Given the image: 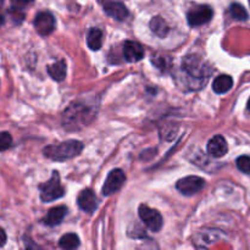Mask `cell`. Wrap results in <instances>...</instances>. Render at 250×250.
<instances>
[{"instance_id": "obj_7", "label": "cell", "mask_w": 250, "mask_h": 250, "mask_svg": "<svg viewBox=\"0 0 250 250\" xmlns=\"http://www.w3.org/2000/svg\"><path fill=\"white\" fill-rule=\"evenodd\" d=\"M125 181H126V176H125L124 171L120 170V168L112 170L111 172L107 175L106 180H105L104 182V186H103V194L106 195V197L112 195L114 193H116L117 190L121 189Z\"/></svg>"}, {"instance_id": "obj_18", "label": "cell", "mask_w": 250, "mask_h": 250, "mask_svg": "<svg viewBox=\"0 0 250 250\" xmlns=\"http://www.w3.org/2000/svg\"><path fill=\"white\" fill-rule=\"evenodd\" d=\"M81 242L77 234L75 233H66L61 237L59 241V246L63 250H75L80 247Z\"/></svg>"}, {"instance_id": "obj_10", "label": "cell", "mask_w": 250, "mask_h": 250, "mask_svg": "<svg viewBox=\"0 0 250 250\" xmlns=\"http://www.w3.org/2000/svg\"><path fill=\"white\" fill-rule=\"evenodd\" d=\"M124 58L128 62H137L144 58V49L139 43L133 41H127L124 43Z\"/></svg>"}, {"instance_id": "obj_2", "label": "cell", "mask_w": 250, "mask_h": 250, "mask_svg": "<svg viewBox=\"0 0 250 250\" xmlns=\"http://www.w3.org/2000/svg\"><path fill=\"white\" fill-rule=\"evenodd\" d=\"M39 190H41L42 200L46 203L58 200L65 195V188L61 185L60 175L58 171H54L50 180L39 186Z\"/></svg>"}, {"instance_id": "obj_17", "label": "cell", "mask_w": 250, "mask_h": 250, "mask_svg": "<svg viewBox=\"0 0 250 250\" xmlns=\"http://www.w3.org/2000/svg\"><path fill=\"white\" fill-rule=\"evenodd\" d=\"M150 29L160 38H165L168 33V26L161 16H155L150 21Z\"/></svg>"}, {"instance_id": "obj_16", "label": "cell", "mask_w": 250, "mask_h": 250, "mask_svg": "<svg viewBox=\"0 0 250 250\" xmlns=\"http://www.w3.org/2000/svg\"><path fill=\"white\" fill-rule=\"evenodd\" d=\"M87 44L90 50H99L103 45V32L95 27L90 28L87 34Z\"/></svg>"}, {"instance_id": "obj_15", "label": "cell", "mask_w": 250, "mask_h": 250, "mask_svg": "<svg viewBox=\"0 0 250 250\" xmlns=\"http://www.w3.org/2000/svg\"><path fill=\"white\" fill-rule=\"evenodd\" d=\"M48 73L51 76L54 81H61L65 80L66 73H67V68H66V63L63 60H59L56 62L51 63L50 66H48Z\"/></svg>"}, {"instance_id": "obj_12", "label": "cell", "mask_w": 250, "mask_h": 250, "mask_svg": "<svg viewBox=\"0 0 250 250\" xmlns=\"http://www.w3.org/2000/svg\"><path fill=\"white\" fill-rule=\"evenodd\" d=\"M103 7H104L105 14L109 15L112 19L117 20V21H124L128 16V10L120 1H107L105 2Z\"/></svg>"}, {"instance_id": "obj_11", "label": "cell", "mask_w": 250, "mask_h": 250, "mask_svg": "<svg viewBox=\"0 0 250 250\" xmlns=\"http://www.w3.org/2000/svg\"><path fill=\"white\" fill-rule=\"evenodd\" d=\"M207 150L208 153L211 156H214V158H222V156L226 155L227 151H229L226 139L222 136L212 137L209 141V143H208Z\"/></svg>"}, {"instance_id": "obj_24", "label": "cell", "mask_w": 250, "mask_h": 250, "mask_svg": "<svg viewBox=\"0 0 250 250\" xmlns=\"http://www.w3.org/2000/svg\"><path fill=\"white\" fill-rule=\"evenodd\" d=\"M247 109H248V111L250 112V98H249V100H248V104H247Z\"/></svg>"}, {"instance_id": "obj_5", "label": "cell", "mask_w": 250, "mask_h": 250, "mask_svg": "<svg viewBox=\"0 0 250 250\" xmlns=\"http://www.w3.org/2000/svg\"><path fill=\"white\" fill-rule=\"evenodd\" d=\"M205 181L202 177L198 176H188V177L181 178L177 183H176V188L180 193L183 195H194L197 193L202 192L205 188Z\"/></svg>"}, {"instance_id": "obj_19", "label": "cell", "mask_w": 250, "mask_h": 250, "mask_svg": "<svg viewBox=\"0 0 250 250\" xmlns=\"http://www.w3.org/2000/svg\"><path fill=\"white\" fill-rule=\"evenodd\" d=\"M229 14L237 21H246V20H248V12L244 9L243 5L238 4V2H233L229 6Z\"/></svg>"}, {"instance_id": "obj_3", "label": "cell", "mask_w": 250, "mask_h": 250, "mask_svg": "<svg viewBox=\"0 0 250 250\" xmlns=\"http://www.w3.org/2000/svg\"><path fill=\"white\" fill-rule=\"evenodd\" d=\"M182 67L189 77L195 78V80L207 81L210 72H211V70L208 67L207 62L203 61L200 58H198L197 55L186 56L185 60H183Z\"/></svg>"}, {"instance_id": "obj_13", "label": "cell", "mask_w": 250, "mask_h": 250, "mask_svg": "<svg viewBox=\"0 0 250 250\" xmlns=\"http://www.w3.org/2000/svg\"><path fill=\"white\" fill-rule=\"evenodd\" d=\"M66 214H67V208L66 207H55L48 211L42 221L46 226H58L65 219Z\"/></svg>"}, {"instance_id": "obj_22", "label": "cell", "mask_w": 250, "mask_h": 250, "mask_svg": "<svg viewBox=\"0 0 250 250\" xmlns=\"http://www.w3.org/2000/svg\"><path fill=\"white\" fill-rule=\"evenodd\" d=\"M5 242H6V234L4 229H1V247L5 246Z\"/></svg>"}, {"instance_id": "obj_9", "label": "cell", "mask_w": 250, "mask_h": 250, "mask_svg": "<svg viewBox=\"0 0 250 250\" xmlns=\"http://www.w3.org/2000/svg\"><path fill=\"white\" fill-rule=\"evenodd\" d=\"M77 205L82 211L93 214L98 208L97 197L92 189H84L80 193L77 198Z\"/></svg>"}, {"instance_id": "obj_25", "label": "cell", "mask_w": 250, "mask_h": 250, "mask_svg": "<svg viewBox=\"0 0 250 250\" xmlns=\"http://www.w3.org/2000/svg\"><path fill=\"white\" fill-rule=\"evenodd\" d=\"M27 250H29V249H27Z\"/></svg>"}, {"instance_id": "obj_6", "label": "cell", "mask_w": 250, "mask_h": 250, "mask_svg": "<svg viewBox=\"0 0 250 250\" xmlns=\"http://www.w3.org/2000/svg\"><path fill=\"white\" fill-rule=\"evenodd\" d=\"M214 16V11L209 5H199L190 10L187 14V20L189 26L198 27L208 23Z\"/></svg>"}, {"instance_id": "obj_23", "label": "cell", "mask_w": 250, "mask_h": 250, "mask_svg": "<svg viewBox=\"0 0 250 250\" xmlns=\"http://www.w3.org/2000/svg\"><path fill=\"white\" fill-rule=\"evenodd\" d=\"M17 2H20V4H23V5H26V4H31L32 1H33V0H16Z\"/></svg>"}, {"instance_id": "obj_8", "label": "cell", "mask_w": 250, "mask_h": 250, "mask_svg": "<svg viewBox=\"0 0 250 250\" xmlns=\"http://www.w3.org/2000/svg\"><path fill=\"white\" fill-rule=\"evenodd\" d=\"M56 26L55 17L50 12H39L34 19V28L41 36H49L54 32Z\"/></svg>"}, {"instance_id": "obj_21", "label": "cell", "mask_w": 250, "mask_h": 250, "mask_svg": "<svg viewBox=\"0 0 250 250\" xmlns=\"http://www.w3.org/2000/svg\"><path fill=\"white\" fill-rule=\"evenodd\" d=\"M12 144V137L10 136L7 132H2L1 136H0V146H1V150H6L7 148H10Z\"/></svg>"}, {"instance_id": "obj_1", "label": "cell", "mask_w": 250, "mask_h": 250, "mask_svg": "<svg viewBox=\"0 0 250 250\" xmlns=\"http://www.w3.org/2000/svg\"><path fill=\"white\" fill-rule=\"evenodd\" d=\"M83 150V143L71 139L62 142L58 146H48L44 148L43 153L46 158L54 161H66L80 155Z\"/></svg>"}, {"instance_id": "obj_4", "label": "cell", "mask_w": 250, "mask_h": 250, "mask_svg": "<svg viewBox=\"0 0 250 250\" xmlns=\"http://www.w3.org/2000/svg\"><path fill=\"white\" fill-rule=\"evenodd\" d=\"M138 214L142 222H143L146 226V229H150L151 232H159L163 229L164 220L158 210L151 209V208H149L148 205L146 204H142L139 205Z\"/></svg>"}, {"instance_id": "obj_20", "label": "cell", "mask_w": 250, "mask_h": 250, "mask_svg": "<svg viewBox=\"0 0 250 250\" xmlns=\"http://www.w3.org/2000/svg\"><path fill=\"white\" fill-rule=\"evenodd\" d=\"M237 167L241 172L247 173V175H250V156L242 155L237 159L236 161Z\"/></svg>"}, {"instance_id": "obj_14", "label": "cell", "mask_w": 250, "mask_h": 250, "mask_svg": "<svg viewBox=\"0 0 250 250\" xmlns=\"http://www.w3.org/2000/svg\"><path fill=\"white\" fill-rule=\"evenodd\" d=\"M233 87V80L229 75H220L212 82V89L217 94H225Z\"/></svg>"}]
</instances>
